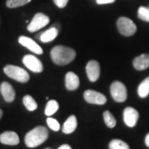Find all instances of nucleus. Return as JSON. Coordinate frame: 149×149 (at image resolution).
Segmentation results:
<instances>
[{"instance_id": "1", "label": "nucleus", "mask_w": 149, "mask_h": 149, "mask_svg": "<svg viewBox=\"0 0 149 149\" xmlns=\"http://www.w3.org/2000/svg\"><path fill=\"white\" fill-rule=\"evenodd\" d=\"M76 53L72 48L65 46H56L51 51V57L55 64L65 65L70 63L75 58Z\"/></svg>"}, {"instance_id": "2", "label": "nucleus", "mask_w": 149, "mask_h": 149, "mask_svg": "<svg viewBox=\"0 0 149 149\" xmlns=\"http://www.w3.org/2000/svg\"><path fill=\"white\" fill-rule=\"evenodd\" d=\"M48 130L43 126L36 127L25 136V143L28 148H36L42 144L48 138Z\"/></svg>"}, {"instance_id": "3", "label": "nucleus", "mask_w": 149, "mask_h": 149, "mask_svg": "<svg viewBox=\"0 0 149 149\" xmlns=\"http://www.w3.org/2000/svg\"><path fill=\"white\" fill-rule=\"evenodd\" d=\"M3 71L9 78L21 83H26L30 79V75L27 71L19 66L8 65L3 68Z\"/></svg>"}, {"instance_id": "4", "label": "nucleus", "mask_w": 149, "mask_h": 149, "mask_svg": "<svg viewBox=\"0 0 149 149\" xmlns=\"http://www.w3.org/2000/svg\"><path fill=\"white\" fill-rule=\"evenodd\" d=\"M117 27L119 32L125 37H131L137 32L135 23L126 17H121L118 19Z\"/></svg>"}, {"instance_id": "5", "label": "nucleus", "mask_w": 149, "mask_h": 149, "mask_svg": "<svg viewBox=\"0 0 149 149\" xmlns=\"http://www.w3.org/2000/svg\"><path fill=\"white\" fill-rule=\"evenodd\" d=\"M110 94L114 101L122 103L127 100V88L120 81H114L110 86Z\"/></svg>"}, {"instance_id": "6", "label": "nucleus", "mask_w": 149, "mask_h": 149, "mask_svg": "<svg viewBox=\"0 0 149 149\" xmlns=\"http://www.w3.org/2000/svg\"><path fill=\"white\" fill-rule=\"evenodd\" d=\"M50 22V18L46 14L38 13L33 17L32 20L27 25V30L30 32H35L46 27Z\"/></svg>"}, {"instance_id": "7", "label": "nucleus", "mask_w": 149, "mask_h": 149, "mask_svg": "<svg viewBox=\"0 0 149 149\" xmlns=\"http://www.w3.org/2000/svg\"><path fill=\"white\" fill-rule=\"evenodd\" d=\"M24 65L35 73H41L43 70V65L42 61L33 55H26L22 58Z\"/></svg>"}, {"instance_id": "8", "label": "nucleus", "mask_w": 149, "mask_h": 149, "mask_svg": "<svg viewBox=\"0 0 149 149\" xmlns=\"http://www.w3.org/2000/svg\"><path fill=\"white\" fill-rule=\"evenodd\" d=\"M84 99L89 104L103 105L106 104L107 99L103 94L92 90H88L84 93Z\"/></svg>"}, {"instance_id": "9", "label": "nucleus", "mask_w": 149, "mask_h": 149, "mask_svg": "<svg viewBox=\"0 0 149 149\" xmlns=\"http://www.w3.org/2000/svg\"><path fill=\"white\" fill-rule=\"evenodd\" d=\"M139 113L134 108L127 107L123 110V121L129 128H133L139 120Z\"/></svg>"}, {"instance_id": "10", "label": "nucleus", "mask_w": 149, "mask_h": 149, "mask_svg": "<svg viewBox=\"0 0 149 149\" xmlns=\"http://www.w3.org/2000/svg\"><path fill=\"white\" fill-rule=\"evenodd\" d=\"M86 74L91 82H95L100 75V66L98 61H90L86 65Z\"/></svg>"}, {"instance_id": "11", "label": "nucleus", "mask_w": 149, "mask_h": 149, "mask_svg": "<svg viewBox=\"0 0 149 149\" xmlns=\"http://www.w3.org/2000/svg\"><path fill=\"white\" fill-rule=\"evenodd\" d=\"M18 42L22 46L27 48L28 50H30L33 53L37 54V55H42L43 53L42 48L36 42H34L30 37L21 36L18 38Z\"/></svg>"}, {"instance_id": "12", "label": "nucleus", "mask_w": 149, "mask_h": 149, "mask_svg": "<svg viewBox=\"0 0 149 149\" xmlns=\"http://www.w3.org/2000/svg\"><path fill=\"white\" fill-rule=\"evenodd\" d=\"M0 91L4 100L8 103L13 102L15 100L16 93L13 86L8 82H3L0 85Z\"/></svg>"}, {"instance_id": "13", "label": "nucleus", "mask_w": 149, "mask_h": 149, "mask_svg": "<svg viewBox=\"0 0 149 149\" xmlns=\"http://www.w3.org/2000/svg\"><path fill=\"white\" fill-rule=\"evenodd\" d=\"M20 142L18 135L15 132L7 131L0 135V143L5 145H17Z\"/></svg>"}, {"instance_id": "14", "label": "nucleus", "mask_w": 149, "mask_h": 149, "mask_svg": "<svg viewBox=\"0 0 149 149\" xmlns=\"http://www.w3.org/2000/svg\"><path fill=\"white\" fill-rule=\"evenodd\" d=\"M133 67L137 70H144L149 67V54H142L135 57L133 61Z\"/></svg>"}, {"instance_id": "15", "label": "nucleus", "mask_w": 149, "mask_h": 149, "mask_svg": "<svg viewBox=\"0 0 149 149\" xmlns=\"http://www.w3.org/2000/svg\"><path fill=\"white\" fill-rule=\"evenodd\" d=\"M65 87L68 91H75L80 86V79L74 72H68L65 74Z\"/></svg>"}, {"instance_id": "16", "label": "nucleus", "mask_w": 149, "mask_h": 149, "mask_svg": "<svg viewBox=\"0 0 149 149\" xmlns=\"http://www.w3.org/2000/svg\"><path fill=\"white\" fill-rule=\"evenodd\" d=\"M77 128V119L74 115H70L64 123L62 132L65 134L72 133Z\"/></svg>"}, {"instance_id": "17", "label": "nucleus", "mask_w": 149, "mask_h": 149, "mask_svg": "<svg viewBox=\"0 0 149 149\" xmlns=\"http://www.w3.org/2000/svg\"><path fill=\"white\" fill-rule=\"evenodd\" d=\"M57 35H58V29L55 27H50L48 30L42 33V35L40 36V40L42 42H49L53 41L57 37Z\"/></svg>"}, {"instance_id": "18", "label": "nucleus", "mask_w": 149, "mask_h": 149, "mask_svg": "<svg viewBox=\"0 0 149 149\" xmlns=\"http://www.w3.org/2000/svg\"><path fill=\"white\" fill-rule=\"evenodd\" d=\"M138 94L140 98H146L149 95V77L143 80L138 88Z\"/></svg>"}, {"instance_id": "19", "label": "nucleus", "mask_w": 149, "mask_h": 149, "mask_svg": "<svg viewBox=\"0 0 149 149\" xmlns=\"http://www.w3.org/2000/svg\"><path fill=\"white\" fill-rule=\"evenodd\" d=\"M22 102L24 106L27 108V110L29 111H34L37 109V102L35 101V100L32 98L31 95H25L22 99Z\"/></svg>"}, {"instance_id": "20", "label": "nucleus", "mask_w": 149, "mask_h": 149, "mask_svg": "<svg viewBox=\"0 0 149 149\" xmlns=\"http://www.w3.org/2000/svg\"><path fill=\"white\" fill-rule=\"evenodd\" d=\"M59 109V104L56 100H49L45 108V113L47 116H52Z\"/></svg>"}, {"instance_id": "21", "label": "nucleus", "mask_w": 149, "mask_h": 149, "mask_svg": "<svg viewBox=\"0 0 149 149\" xmlns=\"http://www.w3.org/2000/svg\"><path fill=\"white\" fill-rule=\"evenodd\" d=\"M104 123L109 128H113L115 127L116 125V119L114 116L113 115L111 112H109V110L104 112Z\"/></svg>"}, {"instance_id": "22", "label": "nucleus", "mask_w": 149, "mask_h": 149, "mask_svg": "<svg viewBox=\"0 0 149 149\" xmlns=\"http://www.w3.org/2000/svg\"><path fill=\"white\" fill-rule=\"evenodd\" d=\"M109 149H129V146L122 140L113 139L109 143Z\"/></svg>"}, {"instance_id": "23", "label": "nucleus", "mask_w": 149, "mask_h": 149, "mask_svg": "<svg viewBox=\"0 0 149 149\" xmlns=\"http://www.w3.org/2000/svg\"><path fill=\"white\" fill-rule=\"evenodd\" d=\"M32 0H7L6 5L9 8H14L17 7L26 5L29 3Z\"/></svg>"}, {"instance_id": "24", "label": "nucleus", "mask_w": 149, "mask_h": 149, "mask_svg": "<svg viewBox=\"0 0 149 149\" xmlns=\"http://www.w3.org/2000/svg\"><path fill=\"white\" fill-rule=\"evenodd\" d=\"M138 17L143 21L149 22V8L141 6L138 10Z\"/></svg>"}, {"instance_id": "25", "label": "nucleus", "mask_w": 149, "mask_h": 149, "mask_svg": "<svg viewBox=\"0 0 149 149\" xmlns=\"http://www.w3.org/2000/svg\"><path fill=\"white\" fill-rule=\"evenodd\" d=\"M47 123L49 128H51L52 130H53L55 132H57L60 129V123L56 119H55L53 118H47Z\"/></svg>"}, {"instance_id": "26", "label": "nucleus", "mask_w": 149, "mask_h": 149, "mask_svg": "<svg viewBox=\"0 0 149 149\" xmlns=\"http://www.w3.org/2000/svg\"><path fill=\"white\" fill-rule=\"evenodd\" d=\"M53 1L54 3H55V4L57 6L58 8H65V6L67 5L69 0H53Z\"/></svg>"}, {"instance_id": "27", "label": "nucleus", "mask_w": 149, "mask_h": 149, "mask_svg": "<svg viewBox=\"0 0 149 149\" xmlns=\"http://www.w3.org/2000/svg\"><path fill=\"white\" fill-rule=\"evenodd\" d=\"M115 0H96V3L98 4H108V3H113Z\"/></svg>"}, {"instance_id": "28", "label": "nucleus", "mask_w": 149, "mask_h": 149, "mask_svg": "<svg viewBox=\"0 0 149 149\" xmlns=\"http://www.w3.org/2000/svg\"><path fill=\"white\" fill-rule=\"evenodd\" d=\"M58 149H72L70 148V146L68 145V144H63L61 145V147H59Z\"/></svg>"}, {"instance_id": "29", "label": "nucleus", "mask_w": 149, "mask_h": 149, "mask_svg": "<svg viewBox=\"0 0 149 149\" xmlns=\"http://www.w3.org/2000/svg\"><path fill=\"white\" fill-rule=\"evenodd\" d=\"M145 143L147 145V147L149 148V133L146 136V138H145Z\"/></svg>"}, {"instance_id": "30", "label": "nucleus", "mask_w": 149, "mask_h": 149, "mask_svg": "<svg viewBox=\"0 0 149 149\" xmlns=\"http://www.w3.org/2000/svg\"><path fill=\"white\" fill-rule=\"evenodd\" d=\"M2 116H3V111H2V109H0V119H1Z\"/></svg>"}, {"instance_id": "31", "label": "nucleus", "mask_w": 149, "mask_h": 149, "mask_svg": "<svg viewBox=\"0 0 149 149\" xmlns=\"http://www.w3.org/2000/svg\"><path fill=\"white\" fill-rule=\"evenodd\" d=\"M45 149H52V148H45Z\"/></svg>"}]
</instances>
